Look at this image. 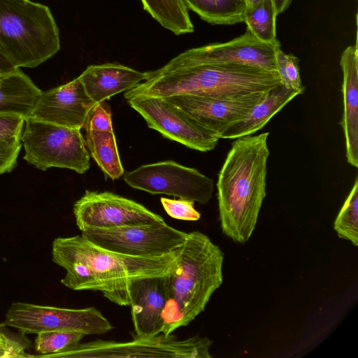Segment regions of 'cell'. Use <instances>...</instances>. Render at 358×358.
Masks as SVG:
<instances>
[{
    "instance_id": "603a6c76",
    "label": "cell",
    "mask_w": 358,
    "mask_h": 358,
    "mask_svg": "<svg viewBox=\"0 0 358 358\" xmlns=\"http://www.w3.org/2000/svg\"><path fill=\"white\" fill-rule=\"evenodd\" d=\"M144 10L176 35L194 31L188 9L182 0H141Z\"/></svg>"
},
{
    "instance_id": "7a4b0ae2",
    "label": "cell",
    "mask_w": 358,
    "mask_h": 358,
    "mask_svg": "<svg viewBox=\"0 0 358 358\" xmlns=\"http://www.w3.org/2000/svg\"><path fill=\"white\" fill-rule=\"evenodd\" d=\"M268 132L242 136L231 143L217 182L223 233L246 243L255 228L266 196Z\"/></svg>"
},
{
    "instance_id": "ac0fdd59",
    "label": "cell",
    "mask_w": 358,
    "mask_h": 358,
    "mask_svg": "<svg viewBox=\"0 0 358 358\" xmlns=\"http://www.w3.org/2000/svg\"><path fill=\"white\" fill-rule=\"evenodd\" d=\"M78 78L90 97L97 103L132 89L145 80L148 74L122 64L106 63L87 66Z\"/></svg>"
},
{
    "instance_id": "4fadbf2b",
    "label": "cell",
    "mask_w": 358,
    "mask_h": 358,
    "mask_svg": "<svg viewBox=\"0 0 358 358\" xmlns=\"http://www.w3.org/2000/svg\"><path fill=\"white\" fill-rule=\"evenodd\" d=\"M267 91L229 96L180 94L164 99L219 138L230 125L243 118Z\"/></svg>"
},
{
    "instance_id": "52a82bcc",
    "label": "cell",
    "mask_w": 358,
    "mask_h": 358,
    "mask_svg": "<svg viewBox=\"0 0 358 358\" xmlns=\"http://www.w3.org/2000/svg\"><path fill=\"white\" fill-rule=\"evenodd\" d=\"M212 344L207 337L196 335L181 340L172 334L166 336L161 333L150 337L133 336V340L124 342L96 340L80 343L57 357L211 358Z\"/></svg>"
},
{
    "instance_id": "f1b7e54d",
    "label": "cell",
    "mask_w": 358,
    "mask_h": 358,
    "mask_svg": "<svg viewBox=\"0 0 358 358\" xmlns=\"http://www.w3.org/2000/svg\"><path fill=\"white\" fill-rule=\"evenodd\" d=\"M162 205L166 213L171 217L188 221H196L201 214L194 208V201L189 199H171L162 197Z\"/></svg>"
},
{
    "instance_id": "8992f818",
    "label": "cell",
    "mask_w": 358,
    "mask_h": 358,
    "mask_svg": "<svg viewBox=\"0 0 358 358\" xmlns=\"http://www.w3.org/2000/svg\"><path fill=\"white\" fill-rule=\"evenodd\" d=\"M21 143L24 159L38 169H68L83 174L90 168V153L80 129L25 118Z\"/></svg>"
},
{
    "instance_id": "d6986e66",
    "label": "cell",
    "mask_w": 358,
    "mask_h": 358,
    "mask_svg": "<svg viewBox=\"0 0 358 358\" xmlns=\"http://www.w3.org/2000/svg\"><path fill=\"white\" fill-rule=\"evenodd\" d=\"M301 94L300 91L286 87L282 84L268 90L263 99L243 118L230 125L219 138L236 139L252 135L262 129L276 113Z\"/></svg>"
},
{
    "instance_id": "5bb4252c",
    "label": "cell",
    "mask_w": 358,
    "mask_h": 358,
    "mask_svg": "<svg viewBox=\"0 0 358 358\" xmlns=\"http://www.w3.org/2000/svg\"><path fill=\"white\" fill-rule=\"evenodd\" d=\"M149 128L163 136L201 152L213 150L219 138L201 128L164 98L136 96L127 100Z\"/></svg>"
},
{
    "instance_id": "1f68e13d",
    "label": "cell",
    "mask_w": 358,
    "mask_h": 358,
    "mask_svg": "<svg viewBox=\"0 0 358 358\" xmlns=\"http://www.w3.org/2000/svg\"><path fill=\"white\" fill-rule=\"evenodd\" d=\"M14 335L15 334L13 333L6 331L5 329V326H3L2 323H0V343H1L5 346L6 349V355Z\"/></svg>"
},
{
    "instance_id": "7402d4cb",
    "label": "cell",
    "mask_w": 358,
    "mask_h": 358,
    "mask_svg": "<svg viewBox=\"0 0 358 358\" xmlns=\"http://www.w3.org/2000/svg\"><path fill=\"white\" fill-rule=\"evenodd\" d=\"M188 10L211 24L243 22L245 0H182Z\"/></svg>"
},
{
    "instance_id": "d590c367",
    "label": "cell",
    "mask_w": 358,
    "mask_h": 358,
    "mask_svg": "<svg viewBox=\"0 0 358 358\" xmlns=\"http://www.w3.org/2000/svg\"><path fill=\"white\" fill-rule=\"evenodd\" d=\"M260 1L261 0H245V4H246V7L252 6L253 5L257 3Z\"/></svg>"
},
{
    "instance_id": "7c38bea8",
    "label": "cell",
    "mask_w": 358,
    "mask_h": 358,
    "mask_svg": "<svg viewBox=\"0 0 358 358\" xmlns=\"http://www.w3.org/2000/svg\"><path fill=\"white\" fill-rule=\"evenodd\" d=\"M78 228H93L164 222L163 217L142 204L110 192L86 190L73 205Z\"/></svg>"
},
{
    "instance_id": "6da1fadb",
    "label": "cell",
    "mask_w": 358,
    "mask_h": 358,
    "mask_svg": "<svg viewBox=\"0 0 358 358\" xmlns=\"http://www.w3.org/2000/svg\"><path fill=\"white\" fill-rule=\"evenodd\" d=\"M178 248L159 257H136L110 252L76 235L55 238L52 256V261L66 271L61 280L65 287L99 291L111 302L127 306L132 281L167 274Z\"/></svg>"
},
{
    "instance_id": "2e32d148",
    "label": "cell",
    "mask_w": 358,
    "mask_h": 358,
    "mask_svg": "<svg viewBox=\"0 0 358 358\" xmlns=\"http://www.w3.org/2000/svg\"><path fill=\"white\" fill-rule=\"evenodd\" d=\"M166 275L132 281L129 306L135 332L133 336L150 337L162 333V315L167 298Z\"/></svg>"
},
{
    "instance_id": "9c48e42d",
    "label": "cell",
    "mask_w": 358,
    "mask_h": 358,
    "mask_svg": "<svg viewBox=\"0 0 358 358\" xmlns=\"http://www.w3.org/2000/svg\"><path fill=\"white\" fill-rule=\"evenodd\" d=\"M280 42L261 41L246 28L245 32L229 41L215 43L187 50L162 67L147 71L148 78L177 69L206 64H236L277 71L275 48Z\"/></svg>"
},
{
    "instance_id": "9a60e30c",
    "label": "cell",
    "mask_w": 358,
    "mask_h": 358,
    "mask_svg": "<svg viewBox=\"0 0 358 358\" xmlns=\"http://www.w3.org/2000/svg\"><path fill=\"white\" fill-rule=\"evenodd\" d=\"M94 103L78 77L67 83L42 92L29 117L81 129L88 111Z\"/></svg>"
},
{
    "instance_id": "30bf717a",
    "label": "cell",
    "mask_w": 358,
    "mask_h": 358,
    "mask_svg": "<svg viewBox=\"0 0 358 358\" xmlns=\"http://www.w3.org/2000/svg\"><path fill=\"white\" fill-rule=\"evenodd\" d=\"M2 324L15 328L25 335L50 331H78L86 336L101 335L114 328L94 307L73 309L24 302L13 303Z\"/></svg>"
},
{
    "instance_id": "277c9868",
    "label": "cell",
    "mask_w": 358,
    "mask_h": 358,
    "mask_svg": "<svg viewBox=\"0 0 358 358\" xmlns=\"http://www.w3.org/2000/svg\"><path fill=\"white\" fill-rule=\"evenodd\" d=\"M280 84L277 71L236 64H206L149 78L125 92L124 96L126 100L180 94L229 96L264 92Z\"/></svg>"
},
{
    "instance_id": "4dcf8cb0",
    "label": "cell",
    "mask_w": 358,
    "mask_h": 358,
    "mask_svg": "<svg viewBox=\"0 0 358 358\" xmlns=\"http://www.w3.org/2000/svg\"><path fill=\"white\" fill-rule=\"evenodd\" d=\"M21 147V139L0 142V174L14 169Z\"/></svg>"
},
{
    "instance_id": "5b68a950",
    "label": "cell",
    "mask_w": 358,
    "mask_h": 358,
    "mask_svg": "<svg viewBox=\"0 0 358 358\" xmlns=\"http://www.w3.org/2000/svg\"><path fill=\"white\" fill-rule=\"evenodd\" d=\"M60 50L50 8L31 0H0V58L15 68H35Z\"/></svg>"
},
{
    "instance_id": "8fae6325",
    "label": "cell",
    "mask_w": 358,
    "mask_h": 358,
    "mask_svg": "<svg viewBox=\"0 0 358 358\" xmlns=\"http://www.w3.org/2000/svg\"><path fill=\"white\" fill-rule=\"evenodd\" d=\"M125 182L134 189L152 194H167L189 199L201 204L212 197V179L197 169L173 161L142 165L124 176Z\"/></svg>"
},
{
    "instance_id": "3957f363",
    "label": "cell",
    "mask_w": 358,
    "mask_h": 358,
    "mask_svg": "<svg viewBox=\"0 0 358 358\" xmlns=\"http://www.w3.org/2000/svg\"><path fill=\"white\" fill-rule=\"evenodd\" d=\"M224 254L206 234L188 233L167 273V298L162 334L169 336L203 312L222 282Z\"/></svg>"
},
{
    "instance_id": "d6a6232c",
    "label": "cell",
    "mask_w": 358,
    "mask_h": 358,
    "mask_svg": "<svg viewBox=\"0 0 358 358\" xmlns=\"http://www.w3.org/2000/svg\"><path fill=\"white\" fill-rule=\"evenodd\" d=\"M275 6L277 15L285 11L292 0H272Z\"/></svg>"
},
{
    "instance_id": "e575fe53",
    "label": "cell",
    "mask_w": 358,
    "mask_h": 358,
    "mask_svg": "<svg viewBox=\"0 0 358 358\" xmlns=\"http://www.w3.org/2000/svg\"><path fill=\"white\" fill-rule=\"evenodd\" d=\"M6 349L5 346L0 343V358H6Z\"/></svg>"
},
{
    "instance_id": "4316f807",
    "label": "cell",
    "mask_w": 358,
    "mask_h": 358,
    "mask_svg": "<svg viewBox=\"0 0 358 358\" xmlns=\"http://www.w3.org/2000/svg\"><path fill=\"white\" fill-rule=\"evenodd\" d=\"M276 70L281 84L286 87L300 91L305 90L301 83L299 73V59L293 54H285L280 48V45L275 50Z\"/></svg>"
},
{
    "instance_id": "836d02e7",
    "label": "cell",
    "mask_w": 358,
    "mask_h": 358,
    "mask_svg": "<svg viewBox=\"0 0 358 358\" xmlns=\"http://www.w3.org/2000/svg\"><path fill=\"white\" fill-rule=\"evenodd\" d=\"M16 68L13 67L4 59L0 58V77L3 74L14 70Z\"/></svg>"
},
{
    "instance_id": "44dd1931",
    "label": "cell",
    "mask_w": 358,
    "mask_h": 358,
    "mask_svg": "<svg viewBox=\"0 0 358 358\" xmlns=\"http://www.w3.org/2000/svg\"><path fill=\"white\" fill-rule=\"evenodd\" d=\"M85 144L106 178L113 180L124 174L114 131L85 132Z\"/></svg>"
},
{
    "instance_id": "f546056e",
    "label": "cell",
    "mask_w": 358,
    "mask_h": 358,
    "mask_svg": "<svg viewBox=\"0 0 358 358\" xmlns=\"http://www.w3.org/2000/svg\"><path fill=\"white\" fill-rule=\"evenodd\" d=\"M24 120L21 115H0V142L21 139Z\"/></svg>"
},
{
    "instance_id": "83f0119b",
    "label": "cell",
    "mask_w": 358,
    "mask_h": 358,
    "mask_svg": "<svg viewBox=\"0 0 358 358\" xmlns=\"http://www.w3.org/2000/svg\"><path fill=\"white\" fill-rule=\"evenodd\" d=\"M112 113L105 101L95 103L88 111L83 127L85 132L112 131Z\"/></svg>"
},
{
    "instance_id": "ffe728a7",
    "label": "cell",
    "mask_w": 358,
    "mask_h": 358,
    "mask_svg": "<svg viewBox=\"0 0 358 358\" xmlns=\"http://www.w3.org/2000/svg\"><path fill=\"white\" fill-rule=\"evenodd\" d=\"M42 91L20 68L0 77V115L29 116Z\"/></svg>"
},
{
    "instance_id": "cb8c5ba5",
    "label": "cell",
    "mask_w": 358,
    "mask_h": 358,
    "mask_svg": "<svg viewBox=\"0 0 358 358\" xmlns=\"http://www.w3.org/2000/svg\"><path fill=\"white\" fill-rule=\"evenodd\" d=\"M277 16L273 1L261 0L252 6L245 8L243 22L259 40L274 43L278 41L275 34Z\"/></svg>"
},
{
    "instance_id": "d4e9b609",
    "label": "cell",
    "mask_w": 358,
    "mask_h": 358,
    "mask_svg": "<svg viewBox=\"0 0 358 358\" xmlns=\"http://www.w3.org/2000/svg\"><path fill=\"white\" fill-rule=\"evenodd\" d=\"M86 335L78 331H50L37 334L35 350L38 355L30 357H57L76 347Z\"/></svg>"
},
{
    "instance_id": "ba28073f",
    "label": "cell",
    "mask_w": 358,
    "mask_h": 358,
    "mask_svg": "<svg viewBox=\"0 0 358 358\" xmlns=\"http://www.w3.org/2000/svg\"><path fill=\"white\" fill-rule=\"evenodd\" d=\"M188 233L168 225L165 221L93 228L81 236L93 244L113 252L136 257H159L177 250Z\"/></svg>"
},
{
    "instance_id": "e0dca14e",
    "label": "cell",
    "mask_w": 358,
    "mask_h": 358,
    "mask_svg": "<svg viewBox=\"0 0 358 358\" xmlns=\"http://www.w3.org/2000/svg\"><path fill=\"white\" fill-rule=\"evenodd\" d=\"M355 45L346 48L341 56L340 65L343 71L342 92L343 114L340 125L343 128L346 158L352 166L358 167V50Z\"/></svg>"
},
{
    "instance_id": "484cf974",
    "label": "cell",
    "mask_w": 358,
    "mask_h": 358,
    "mask_svg": "<svg viewBox=\"0 0 358 358\" xmlns=\"http://www.w3.org/2000/svg\"><path fill=\"white\" fill-rule=\"evenodd\" d=\"M339 238L358 245V178L346 198L334 223Z\"/></svg>"
}]
</instances>
